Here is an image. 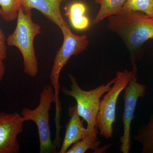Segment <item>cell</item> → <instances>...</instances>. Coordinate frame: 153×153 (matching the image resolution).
<instances>
[{
  "mask_svg": "<svg viewBox=\"0 0 153 153\" xmlns=\"http://www.w3.org/2000/svg\"><path fill=\"white\" fill-rule=\"evenodd\" d=\"M68 110L70 119L66 126L65 136L59 153H66L71 145L90 134L87 128L83 125L76 105L69 107Z\"/></svg>",
  "mask_w": 153,
  "mask_h": 153,
  "instance_id": "cell-10",
  "label": "cell"
},
{
  "mask_svg": "<svg viewBox=\"0 0 153 153\" xmlns=\"http://www.w3.org/2000/svg\"><path fill=\"white\" fill-rule=\"evenodd\" d=\"M25 121L21 114L0 112V153H18V136L24 131Z\"/></svg>",
  "mask_w": 153,
  "mask_h": 153,
  "instance_id": "cell-8",
  "label": "cell"
},
{
  "mask_svg": "<svg viewBox=\"0 0 153 153\" xmlns=\"http://www.w3.org/2000/svg\"><path fill=\"white\" fill-rule=\"evenodd\" d=\"M147 87L137 81V73L135 74L126 85L123 95L124 109L122 117L123 133L121 137L120 151L123 153H128L131 146V129L134 118L137 102L139 99L144 97Z\"/></svg>",
  "mask_w": 153,
  "mask_h": 153,
  "instance_id": "cell-7",
  "label": "cell"
},
{
  "mask_svg": "<svg viewBox=\"0 0 153 153\" xmlns=\"http://www.w3.org/2000/svg\"><path fill=\"white\" fill-rule=\"evenodd\" d=\"M131 71H118L116 79L101 100L96 119V127L100 135L107 139L113 136V124L116 122V111L118 98L130 81L137 73L136 64H133Z\"/></svg>",
  "mask_w": 153,
  "mask_h": 153,
  "instance_id": "cell-5",
  "label": "cell"
},
{
  "mask_svg": "<svg viewBox=\"0 0 153 153\" xmlns=\"http://www.w3.org/2000/svg\"><path fill=\"white\" fill-rule=\"evenodd\" d=\"M142 12L153 18V0H127L120 13Z\"/></svg>",
  "mask_w": 153,
  "mask_h": 153,
  "instance_id": "cell-15",
  "label": "cell"
},
{
  "mask_svg": "<svg viewBox=\"0 0 153 153\" xmlns=\"http://www.w3.org/2000/svg\"><path fill=\"white\" fill-rule=\"evenodd\" d=\"M86 7L83 3L76 2L69 7L68 16L72 27L78 30H83L89 27V19L84 16Z\"/></svg>",
  "mask_w": 153,
  "mask_h": 153,
  "instance_id": "cell-12",
  "label": "cell"
},
{
  "mask_svg": "<svg viewBox=\"0 0 153 153\" xmlns=\"http://www.w3.org/2000/svg\"><path fill=\"white\" fill-rule=\"evenodd\" d=\"M41 26L33 22L32 11H25L20 7L16 29L6 39L7 45L16 47L21 52L24 71L33 78L37 76L38 72L34 40L41 34Z\"/></svg>",
  "mask_w": 153,
  "mask_h": 153,
  "instance_id": "cell-2",
  "label": "cell"
},
{
  "mask_svg": "<svg viewBox=\"0 0 153 153\" xmlns=\"http://www.w3.org/2000/svg\"><path fill=\"white\" fill-rule=\"evenodd\" d=\"M100 144V142L97 139V134L88 135L73 144L66 153H84L89 149L92 150L94 153Z\"/></svg>",
  "mask_w": 153,
  "mask_h": 153,
  "instance_id": "cell-14",
  "label": "cell"
},
{
  "mask_svg": "<svg viewBox=\"0 0 153 153\" xmlns=\"http://www.w3.org/2000/svg\"><path fill=\"white\" fill-rule=\"evenodd\" d=\"M71 85L70 89L60 88L63 94L71 97L76 102L77 112L79 116L87 124V128L90 134H97L96 119L98 114L101 98L110 90L114 84L116 76L106 84H102L92 90L82 89L76 81V77L72 74L68 75Z\"/></svg>",
  "mask_w": 153,
  "mask_h": 153,
  "instance_id": "cell-4",
  "label": "cell"
},
{
  "mask_svg": "<svg viewBox=\"0 0 153 153\" xmlns=\"http://www.w3.org/2000/svg\"><path fill=\"white\" fill-rule=\"evenodd\" d=\"M64 0H22L21 7L25 11L36 9L61 28L67 24L60 10V5Z\"/></svg>",
  "mask_w": 153,
  "mask_h": 153,
  "instance_id": "cell-9",
  "label": "cell"
},
{
  "mask_svg": "<svg viewBox=\"0 0 153 153\" xmlns=\"http://www.w3.org/2000/svg\"><path fill=\"white\" fill-rule=\"evenodd\" d=\"M60 29L63 34V44L55 55L50 75L51 85L55 91V122L56 124L60 123L62 112V106L59 98L60 73L71 57L84 52L87 49L89 43L87 36L75 35L71 32L67 24Z\"/></svg>",
  "mask_w": 153,
  "mask_h": 153,
  "instance_id": "cell-3",
  "label": "cell"
},
{
  "mask_svg": "<svg viewBox=\"0 0 153 153\" xmlns=\"http://www.w3.org/2000/svg\"><path fill=\"white\" fill-rule=\"evenodd\" d=\"M22 0H0L1 17L6 22L17 20Z\"/></svg>",
  "mask_w": 153,
  "mask_h": 153,
  "instance_id": "cell-16",
  "label": "cell"
},
{
  "mask_svg": "<svg viewBox=\"0 0 153 153\" xmlns=\"http://www.w3.org/2000/svg\"><path fill=\"white\" fill-rule=\"evenodd\" d=\"M100 5L98 13L93 21L94 25L98 24L105 18L118 14L127 0H94Z\"/></svg>",
  "mask_w": 153,
  "mask_h": 153,
  "instance_id": "cell-11",
  "label": "cell"
},
{
  "mask_svg": "<svg viewBox=\"0 0 153 153\" xmlns=\"http://www.w3.org/2000/svg\"><path fill=\"white\" fill-rule=\"evenodd\" d=\"M110 145H108L106 146H104L103 147L99 148L97 149V150L94 152V153H103L109 147Z\"/></svg>",
  "mask_w": 153,
  "mask_h": 153,
  "instance_id": "cell-19",
  "label": "cell"
},
{
  "mask_svg": "<svg viewBox=\"0 0 153 153\" xmlns=\"http://www.w3.org/2000/svg\"><path fill=\"white\" fill-rule=\"evenodd\" d=\"M134 139L141 145L142 153H153V114L147 124L141 127Z\"/></svg>",
  "mask_w": 153,
  "mask_h": 153,
  "instance_id": "cell-13",
  "label": "cell"
},
{
  "mask_svg": "<svg viewBox=\"0 0 153 153\" xmlns=\"http://www.w3.org/2000/svg\"><path fill=\"white\" fill-rule=\"evenodd\" d=\"M1 15V10L0 7V16ZM7 57V42L5 36L0 28V60L4 61Z\"/></svg>",
  "mask_w": 153,
  "mask_h": 153,
  "instance_id": "cell-17",
  "label": "cell"
},
{
  "mask_svg": "<svg viewBox=\"0 0 153 153\" xmlns=\"http://www.w3.org/2000/svg\"><path fill=\"white\" fill-rule=\"evenodd\" d=\"M5 73V66L4 64V61L0 60V82L4 79Z\"/></svg>",
  "mask_w": 153,
  "mask_h": 153,
  "instance_id": "cell-18",
  "label": "cell"
},
{
  "mask_svg": "<svg viewBox=\"0 0 153 153\" xmlns=\"http://www.w3.org/2000/svg\"><path fill=\"white\" fill-rule=\"evenodd\" d=\"M55 91L51 85L44 86L40 94L38 106L34 109L25 108L21 112L25 122L31 121L38 128L40 153H57V147L51 139L49 111L55 101Z\"/></svg>",
  "mask_w": 153,
  "mask_h": 153,
  "instance_id": "cell-6",
  "label": "cell"
},
{
  "mask_svg": "<svg viewBox=\"0 0 153 153\" xmlns=\"http://www.w3.org/2000/svg\"><path fill=\"white\" fill-rule=\"evenodd\" d=\"M108 29L117 34L132 53L153 39V18L142 12L120 13L108 17Z\"/></svg>",
  "mask_w": 153,
  "mask_h": 153,
  "instance_id": "cell-1",
  "label": "cell"
}]
</instances>
